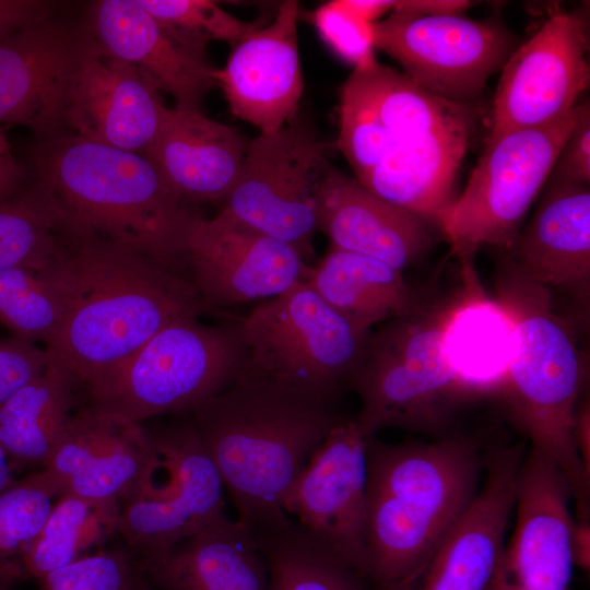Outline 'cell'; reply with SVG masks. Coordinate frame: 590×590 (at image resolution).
I'll return each mask as SVG.
<instances>
[{
	"mask_svg": "<svg viewBox=\"0 0 590 590\" xmlns=\"http://www.w3.org/2000/svg\"><path fill=\"white\" fill-rule=\"evenodd\" d=\"M66 234L58 260L64 312L45 350L79 388L166 326L214 311L187 278L116 243Z\"/></svg>",
	"mask_w": 590,
	"mask_h": 590,
	"instance_id": "obj_1",
	"label": "cell"
},
{
	"mask_svg": "<svg viewBox=\"0 0 590 590\" xmlns=\"http://www.w3.org/2000/svg\"><path fill=\"white\" fill-rule=\"evenodd\" d=\"M247 530L286 516L282 502L342 416L333 403L248 364L189 414Z\"/></svg>",
	"mask_w": 590,
	"mask_h": 590,
	"instance_id": "obj_2",
	"label": "cell"
},
{
	"mask_svg": "<svg viewBox=\"0 0 590 590\" xmlns=\"http://www.w3.org/2000/svg\"><path fill=\"white\" fill-rule=\"evenodd\" d=\"M485 452L472 436L367 441L368 577L408 590L475 497Z\"/></svg>",
	"mask_w": 590,
	"mask_h": 590,
	"instance_id": "obj_3",
	"label": "cell"
},
{
	"mask_svg": "<svg viewBox=\"0 0 590 590\" xmlns=\"http://www.w3.org/2000/svg\"><path fill=\"white\" fill-rule=\"evenodd\" d=\"M36 168L34 187L66 231L116 243L187 278V240L200 214L146 156L64 134L42 143Z\"/></svg>",
	"mask_w": 590,
	"mask_h": 590,
	"instance_id": "obj_4",
	"label": "cell"
},
{
	"mask_svg": "<svg viewBox=\"0 0 590 590\" xmlns=\"http://www.w3.org/2000/svg\"><path fill=\"white\" fill-rule=\"evenodd\" d=\"M495 297L510 312L514 340L507 370L492 397L512 424L563 473L576 515H589L588 474L577 451L574 423L583 394L586 367L571 323L553 304L552 292L522 276L505 258Z\"/></svg>",
	"mask_w": 590,
	"mask_h": 590,
	"instance_id": "obj_5",
	"label": "cell"
},
{
	"mask_svg": "<svg viewBox=\"0 0 590 590\" xmlns=\"http://www.w3.org/2000/svg\"><path fill=\"white\" fill-rule=\"evenodd\" d=\"M248 364L237 321L211 326L184 318L80 385V405L139 424L158 415H188L225 390Z\"/></svg>",
	"mask_w": 590,
	"mask_h": 590,
	"instance_id": "obj_6",
	"label": "cell"
},
{
	"mask_svg": "<svg viewBox=\"0 0 590 590\" xmlns=\"http://www.w3.org/2000/svg\"><path fill=\"white\" fill-rule=\"evenodd\" d=\"M444 303L388 321L369 340L347 385L361 400V433L399 428L444 438L463 408L480 399L448 365L441 350Z\"/></svg>",
	"mask_w": 590,
	"mask_h": 590,
	"instance_id": "obj_7",
	"label": "cell"
},
{
	"mask_svg": "<svg viewBox=\"0 0 590 590\" xmlns=\"http://www.w3.org/2000/svg\"><path fill=\"white\" fill-rule=\"evenodd\" d=\"M588 109L585 102L552 123L486 143L464 191L436 221L460 263H473L482 246L504 251L512 247L562 146Z\"/></svg>",
	"mask_w": 590,
	"mask_h": 590,
	"instance_id": "obj_8",
	"label": "cell"
},
{
	"mask_svg": "<svg viewBox=\"0 0 590 590\" xmlns=\"http://www.w3.org/2000/svg\"><path fill=\"white\" fill-rule=\"evenodd\" d=\"M146 427L151 456L121 504L118 533L137 562L163 558L224 510L223 484L188 415Z\"/></svg>",
	"mask_w": 590,
	"mask_h": 590,
	"instance_id": "obj_9",
	"label": "cell"
},
{
	"mask_svg": "<svg viewBox=\"0 0 590 590\" xmlns=\"http://www.w3.org/2000/svg\"><path fill=\"white\" fill-rule=\"evenodd\" d=\"M237 322L252 367L332 403L370 335L357 332L307 282L263 300Z\"/></svg>",
	"mask_w": 590,
	"mask_h": 590,
	"instance_id": "obj_10",
	"label": "cell"
},
{
	"mask_svg": "<svg viewBox=\"0 0 590 590\" xmlns=\"http://www.w3.org/2000/svg\"><path fill=\"white\" fill-rule=\"evenodd\" d=\"M329 165L324 143L308 121L296 117L248 141L239 177L221 211L292 246L308 262L315 257L318 193Z\"/></svg>",
	"mask_w": 590,
	"mask_h": 590,
	"instance_id": "obj_11",
	"label": "cell"
},
{
	"mask_svg": "<svg viewBox=\"0 0 590 590\" xmlns=\"http://www.w3.org/2000/svg\"><path fill=\"white\" fill-rule=\"evenodd\" d=\"M374 33L375 48L394 59L405 75L457 103H471L517 48L503 23L465 15L414 17L391 10L374 23Z\"/></svg>",
	"mask_w": 590,
	"mask_h": 590,
	"instance_id": "obj_12",
	"label": "cell"
},
{
	"mask_svg": "<svg viewBox=\"0 0 590 590\" xmlns=\"http://www.w3.org/2000/svg\"><path fill=\"white\" fill-rule=\"evenodd\" d=\"M585 11L553 14L502 68L487 142L567 115L589 85Z\"/></svg>",
	"mask_w": 590,
	"mask_h": 590,
	"instance_id": "obj_13",
	"label": "cell"
},
{
	"mask_svg": "<svg viewBox=\"0 0 590 590\" xmlns=\"http://www.w3.org/2000/svg\"><path fill=\"white\" fill-rule=\"evenodd\" d=\"M366 438L344 417L317 447L282 508L359 576L368 577Z\"/></svg>",
	"mask_w": 590,
	"mask_h": 590,
	"instance_id": "obj_14",
	"label": "cell"
},
{
	"mask_svg": "<svg viewBox=\"0 0 590 590\" xmlns=\"http://www.w3.org/2000/svg\"><path fill=\"white\" fill-rule=\"evenodd\" d=\"M311 268L292 246L222 211L197 216L187 240V278L214 311L275 297L307 282Z\"/></svg>",
	"mask_w": 590,
	"mask_h": 590,
	"instance_id": "obj_15",
	"label": "cell"
},
{
	"mask_svg": "<svg viewBox=\"0 0 590 590\" xmlns=\"http://www.w3.org/2000/svg\"><path fill=\"white\" fill-rule=\"evenodd\" d=\"M87 34L48 15L0 40V125L24 126L42 143L64 135Z\"/></svg>",
	"mask_w": 590,
	"mask_h": 590,
	"instance_id": "obj_16",
	"label": "cell"
},
{
	"mask_svg": "<svg viewBox=\"0 0 590 590\" xmlns=\"http://www.w3.org/2000/svg\"><path fill=\"white\" fill-rule=\"evenodd\" d=\"M520 444L485 452L482 486L408 590H499L506 531L516 504Z\"/></svg>",
	"mask_w": 590,
	"mask_h": 590,
	"instance_id": "obj_17",
	"label": "cell"
},
{
	"mask_svg": "<svg viewBox=\"0 0 590 590\" xmlns=\"http://www.w3.org/2000/svg\"><path fill=\"white\" fill-rule=\"evenodd\" d=\"M571 497L553 460L530 447L519 468L517 519L504 548L499 590H568L574 567Z\"/></svg>",
	"mask_w": 590,
	"mask_h": 590,
	"instance_id": "obj_18",
	"label": "cell"
},
{
	"mask_svg": "<svg viewBox=\"0 0 590 590\" xmlns=\"http://www.w3.org/2000/svg\"><path fill=\"white\" fill-rule=\"evenodd\" d=\"M150 456L142 424L79 405L42 471L58 499L75 496L122 504L138 487Z\"/></svg>",
	"mask_w": 590,
	"mask_h": 590,
	"instance_id": "obj_19",
	"label": "cell"
},
{
	"mask_svg": "<svg viewBox=\"0 0 590 590\" xmlns=\"http://www.w3.org/2000/svg\"><path fill=\"white\" fill-rule=\"evenodd\" d=\"M163 106L145 75L104 49L88 30L66 111L71 135L144 155Z\"/></svg>",
	"mask_w": 590,
	"mask_h": 590,
	"instance_id": "obj_20",
	"label": "cell"
},
{
	"mask_svg": "<svg viewBox=\"0 0 590 590\" xmlns=\"http://www.w3.org/2000/svg\"><path fill=\"white\" fill-rule=\"evenodd\" d=\"M297 1L282 2L274 20L233 46L215 71L229 109L260 133L278 131L296 117L304 90L297 44Z\"/></svg>",
	"mask_w": 590,
	"mask_h": 590,
	"instance_id": "obj_21",
	"label": "cell"
},
{
	"mask_svg": "<svg viewBox=\"0 0 590 590\" xmlns=\"http://www.w3.org/2000/svg\"><path fill=\"white\" fill-rule=\"evenodd\" d=\"M88 30L114 56L135 66L177 107L200 109L217 85L206 44L175 31L150 15L135 0L93 3Z\"/></svg>",
	"mask_w": 590,
	"mask_h": 590,
	"instance_id": "obj_22",
	"label": "cell"
},
{
	"mask_svg": "<svg viewBox=\"0 0 590 590\" xmlns=\"http://www.w3.org/2000/svg\"><path fill=\"white\" fill-rule=\"evenodd\" d=\"M505 259L526 279L569 296L585 315L590 290L589 186L547 179Z\"/></svg>",
	"mask_w": 590,
	"mask_h": 590,
	"instance_id": "obj_23",
	"label": "cell"
},
{
	"mask_svg": "<svg viewBox=\"0 0 590 590\" xmlns=\"http://www.w3.org/2000/svg\"><path fill=\"white\" fill-rule=\"evenodd\" d=\"M317 224L332 248L378 259L402 272L436 241L430 222L385 201L331 164L318 193Z\"/></svg>",
	"mask_w": 590,
	"mask_h": 590,
	"instance_id": "obj_24",
	"label": "cell"
},
{
	"mask_svg": "<svg viewBox=\"0 0 590 590\" xmlns=\"http://www.w3.org/2000/svg\"><path fill=\"white\" fill-rule=\"evenodd\" d=\"M248 141L200 109L164 105L144 156L181 200L223 204L239 177Z\"/></svg>",
	"mask_w": 590,
	"mask_h": 590,
	"instance_id": "obj_25",
	"label": "cell"
},
{
	"mask_svg": "<svg viewBox=\"0 0 590 590\" xmlns=\"http://www.w3.org/2000/svg\"><path fill=\"white\" fill-rule=\"evenodd\" d=\"M477 117L410 134L361 181L385 201L430 223L453 200V186Z\"/></svg>",
	"mask_w": 590,
	"mask_h": 590,
	"instance_id": "obj_26",
	"label": "cell"
},
{
	"mask_svg": "<svg viewBox=\"0 0 590 590\" xmlns=\"http://www.w3.org/2000/svg\"><path fill=\"white\" fill-rule=\"evenodd\" d=\"M137 569L154 590H269L263 554L224 510L163 558L137 562Z\"/></svg>",
	"mask_w": 590,
	"mask_h": 590,
	"instance_id": "obj_27",
	"label": "cell"
},
{
	"mask_svg": "<svg viewBox=\"0 0 590 590\" xmlns=\"http://www.w3.org/2000/svg\"><path fill=\"white\" fill-rule=\"evenodd\" d=\"M510 312L484 291L473 263H461V286L446 299L441 350L456 376L477 396L492 397L511 354Z\"/></svg>",
	"mask_w": 590,
	"mask_h": 590,
	"instance_id": "obj_28",
	"label": "cell"
},
{
	"mask_svg": "<svg viewBox=\"0 0 590 590\" xmlns=\"http://www.w3.org/2000/svg\"><path fill=\"white\" fill-rule=\"evenodd\" d=\"M307 284L357 332L424 310L402 271L367 256L330 247L311 268Z\"/></svg>",
	"mask_w": 590,
	"mask_h": 590,
	"instance_id": "obj_29",
	"label": "cell"
},
{
	"mask_svg": "<svg viewBox=\"0 0 590 590\" xmlns=\"http://www.w3.org/2000/svg\"><path fill=\"white\" fill-rule=\"evenodd\" d=\"M79 405L78 379L49 359L43 374L0 406V446L17 463L43 467Z\"/></svg>",
	"mask_w": 590,
	"mask_h": 590,
	"instance_id": "obj_30",
	"label": "cell"
},
{
	"mask_svg": "<svg viewBox=\"0 0 590 590\" xmlns=\"http://www.w3.org/2000/svg\"><path fill=\"white\" fill-rule=\"evenodd\" d=\"M343 85L373 109L397 143L413 133L479 117L471 103L437 96L378 61L354 69Z\"/></svg>",
	"mask_w": 590,
	"mask_h": 590,
	"instance_id": "obj_31",
	"label": "cell"
},
{
	"mask_svg": "<svg viewBox=\"0 0 590 590\" xmlns=\"http://www.w3.org/2000/svg\"><path fill=\"white\" fill-rule=\"evenodd\" d=\"M248 532L266 558L269 590H367L362 576L288 516Z\"/></svg>",
	"mask_w": 590,
	"mask_h": 590,
	"instance_id": "obj_32",
	"label": "cell"
},
{
	"mask_svg": "<svg viewBox=\"0 0 590 590\" xmlns=\"http://www.w3.org/2000/svg\"><path fill=\"white\" fill-rule=\"evenodd\" d=\"M121 504L62 496L23 559L26 578L47 574L102 550L118 533Z\"/></svg>",
	"mask_w": 590,
	"mask_h": 590,
	"instance_id": "obj_33",
	"label": "cell"
},
{
	"mask_svg": "<svg viewBox=\"0 0 590 590\" xmlns=\"http://www.w3.org/2000/svg\"><path fill=\"white\" fill-rule=\"evenodd\" d=\"M59 256L46 267L0 271V324L13 337L46 344L59 327L64 312Z\"/></svg>",
	"mask_w": 590,
	"mask_h": 590,
	"instance_id": "obj_34",
	"label": "cell"
},
{
	"mask_svg": "<svg viewBox=\"0 0 590 590\" xmlns=\"http://www.w3.org/2000/svg\"><path fill=\"white\" fill-rule=\"evenodd\" d=\"M63 241L61 219L36 187L21 188L0 203V271L46 267L57 258Z\"/></svg>",
	"mask_w": 590,
	"mask_h": 590,
	"instance_id": "obj_35",
	"label": "cell"
},
{
	"mask_svg": "<svg viewBox=\"0 0 590 590\" xmlns=\"http://www.w3.org/2000/svg\"><path fill=\"white\" fill-rule=\"evenodd\" d=\"M58 499L43 471L32 473L0 494V582L25 579L23 559Z\"/></svg>",
	"mask_w": 590,
	"mask_h": 590,
	"instance_id": "obj_36",
	"label": "cell"
},
{
	"mask_svg": "<svg viewBox=\"0 0 590 590\" xmlns=\"http://www.w3.org/2000/svg\"><path fill=\"white\" fill-rule=\"evenodd\" d=\"M160 23L208 44L223 40L232 47L263 23L245 22L209 0H135Z\"/></svg>",
	"mask_w": 590,
	"mask_h": 590,
	"instance_id": "obj_37",
	"label": "cell"
},
{
	"mask_svg": "<svg viewBox=\"0 0 590 590\" xmlns=\"http://www.w3.org/2000/svg\"><path fill=\"white\" fill-rule=\"evenodd\" d=\"M340 95L335 146L349 162L355 179L361 181L396 146L397 140L354 92L343 85Z\"/></svg>",
	"mask_w": 590,
	"mask_h": 590,
	"instance_id": "obj_38",
	"label": "cell"
},
{
	"mask_svg": "<svg viewBox=\"0 0 590 590\" xmlns=\"http://www.w3.org/2000/svg\"><path fill=\"white\" fill-rule=\"evenodd\" d=\"M137 560L128 548L99 550L43 577L40 590H132Z\"/></svg>",
	"mask_w": 590,
	"mask_h": 590,
	"instance_id": "obj_39",
	"label": "cell"
},
{
	"mask_svg": "<svg viewBox=\"0 0 590 590\" xmlns=\"http://www.w3.org/2000/svg\"><path fill=\"white\" fill-rule=\"evenodd\" d=\"M311 21L323 43L354 69L366 68L377 61L374 23L355 14L344 0L318 7Z\"/></svg>",
	"mask_w": 590,
	"mask_h": 590,
	"instance_id": "obj_40",
	"label": "cell"
},
{
	"mask_svg": "<svg viewBox=\"0 0 590 590\" xmlns=\"http://www.w3.org/2000/svg\"><path fill=\"white\" fill-rule=\"evenodd\" d=\"M49 356L35 343L0 339V406L20 388L45 371Z\"/></svg>",
	"mask_w": 590,
	"mask_h": 590,
	"instance_id": "obj_41",
	"label": "cell"
},
{
	"mask_svg": "<svg viewBox=\"0 0 590 590\" xmlns=\"http://www.w3.org/2000/svg\"><path fill=\"white\" fill-rule=\"evenodd\" d=\"M548 179L589 186L590 109L581 116L562 146Z\"/></svg>",
	"mask_w": 590,
	"mask_h": 590,
	"instance_id": "obj_42",
	"label": "cell"
},
{
	"mask_svg": "<svg viewBox=\"0 0 590 590\" xmlns=\"http://www.w3.org/2000/svg\"><path fill=\"white\" fill-rule=\"evenodd\" d=\"M51 15V4L40 0H0V40L20 27Z\"/></svg>",
	"mask_w": 590,
	"mask_h": 590,
	"instance_id": "obj_43",
	"label": "cell"
},
{
	"mask_svg": "<svg viewBox=\"0 0 590 590\" xmlns=\"http://www.w3.org/2000/svg\"><path fill=\"white\" fill-rule=\"evenodd\" d=\"M472 5L473 2L467 0H400L392 11L414 17L464 15Z\"/></svg>",
	"mask_w": 590,
	"mask_h": 590,
	"instance_id": "obj_44",
	"label": "cell"
},
{
	"mask_svg": "<svg viewBox=\"0 0 590 590\" xmlns=\"http://www.w3.org/2000/svg\"><path fill=\"white\" fill-rule=\"evenodd\" d=\"M23 172L15 161L10 143L0 127V203L14 197L22 188Z\"/></svg>",
	"mask_w": 590,
	"mask_h": 590,
	"instance_id": "obj_45",
	"label": "cell"
},
{
	"mask_svg": "<svg viewBox=\"0 0 590 590\" xmlns=\"http://www.w3.org/2000/svg\"><path fill=\"white\" fill-rule=\"evenodd\" d=\"M574 437L582 465L586 472L590 474V406L589 399H586L585 394L581 396L577 406Z\"/></svg>",
	"mask_w": 590,
	"mask_h": 590,
	"instance_id": "obj_46",
	"label": "cell"
},
{
	"mask_svg": "<svg viewBox=\"0 0 590 590\" xmlns=\"http://www.w3.org/2000/svg\"><path fill=\"white\" fill-rule=\"evenodd\" d=\"M571 553L574 566L588 574L590 569V520L575 519Z\"/></svg>",
	"mask_w": 590,
	"mask_h": 590,
	"instance_id": "obj_47",
	"label": "cell"
},
{
	"mask_svg": "<svg viewBox=\"0 0 590 590\" xmlns=\"http://www.w3.org/2000/svg\"><path fill=\"white\" fill-rule=\"evenodd\" d=\"M344 2L355 14L370 23L377 22L391 11L396 3L393 0H344Z\"/></svg>",
	"mask_w": 590,
	"mask_h": 590,
	"instance_id": "obj_48",
	"label": "cell"
},
{
	"mask_svg": "<svg viewBox=\"0 0 590 590\" xmlns=\"http://www.w3.org/2000/svg\"><path fill=\"white\" fill-rule=\"evenodd\" d=\"M15 481L12 477L9 457L0 446V494L10 487Z\"/></svg>",
	"mask_w": 590,
	"mask_h": 590,
	"instance_id": "obj_49",
	"label": "cell"
},
{
	"mask_svg": "<svg viewBox=\"0 0 590 590\" xmlns=\"http://www.w3.org/2000/svg\"><path fill=\"white\" fill-rule=\"evenodd\" d=\"M132 590H154V589L151 586H149L138 573V577H137V580L134 582Z\"/></svg>",
	"mask_w": 590,
	"mask_h": 590,
	"instance_id": "obj_50",
	"label": "cell"
},
{
	"mask_svg": "<svg viewBox=\"0 0 590 590\" xmlns=\"http://www.w3.org/2000/svg\"><path fill=\"white\" fill-rule=\"evenodd\" d=\"M0 590H10L9 586L0 582Z\"/></svg>",
	"mask_w": 590,
	"mask_h": 590,
	"instance_id": "obj_51",
	"label": "cell"
}]
</instances>
